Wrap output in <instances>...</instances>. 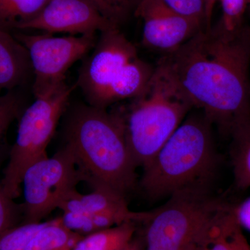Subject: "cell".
I'll list each match as a JSON object with an SVG mask.
<instances>
[{
	"instance_id": "f1b7e54d",
	"label": "cell",
	"mask_w": 250,
	"mask_h": 250,
	"mask_svg": "<svg viewBox=\"0 0 250 250\" xmlns=\"http://www.w3.org/2000/svg\"><path fill=\"white\" fill-rule=\"evenodd\" d=\"M248 14H249V17L250 18V4L249 5V7H248Z\"/></svg>"
},
{
	"instance_id": "ba28073f",
	"label": "cell",
	"mask_w": 250,
	"mask_h": 250,
	"mask_svg": "<svg viewBox=\"0 0 250 250\" xmlns=\"http://www.w3.org/2000/svg\"><path fill=\"white\" fill-rule=\"evenodd\" d=\"M83 180L71 147L65 145L53 156L29 166L23 175L27 223H41Z\"/></svg>"
},
{
	"instance_id": "5bb4252c",
	"label": "cell",
	"mask_w": 250,
	"mask_h": 250,
	"mask_svg": "<svg viewBox=\"0 0 250 250\" xmlns=\"http://www.w3.org/2000/svg\"><path fill=\"white\" fill-rule=\"evenodd\" d=\"M89 193L82 194L74 190L59 206L62 211L83 213H118L131 214L125 197L114 190L103 187H93Z\"/></svg>"
},
{
	"instance_id": "4316f807",
	"label": "cell",
	"mask_w": 250,
	"mask_h": 250,
	"mask_svg": "<svg viewBox=\"0 0 250 250\" xmlns=\"http://www.w3.org/2000/svg\"><path fill=\"white\" fill-rule=\"evenodd\" d=\"M205 3V16H206V28L208 29L211 27L210 21H211L212 14H213V9L215 4L218 2V0H203Z\"/></svg>"
},
{
	"instance_id": "5b68a950",
	"label": "cell",
	"mask_w": 250,
	"mask_h": 250,
	"mask_svg": "<svg viewBox=\"0 0 250 250\" xmlns=\"http://www.w3.org/2000/svg\"><path fill=\"white\" fill-rule=\"evenodd\" d=\"M79 70L76 86L94 107L111 105L139 96L154 67L140 58L134 44L112 27L100 33L95 45Z\"/></svg>"
},
{
	"instance_id": "52a82bcc",
	"label": "cell",
	"mask_w": 250,
	"mask_h": 250,
	"mask_svg": "<svg viewBox=\"0 0 250 250\" xmlns=\"http://www.w3.org/2000/svg\"><path fill=\"white\" fill-rule=\"evenodd\" d=\"M153 210L143 250H192L207 224L225 205L208 190L174 193Z\"/></svg>"
},
{
	"instance_id": "4fadbf2b",
	"label": "cell",
	"mask_w": 250,
	"mask_h": 250,
	"mask_svg": "<svg viewBox=\"0 0 250 250\" xmlns=\"http://www.w3.org/2000/svg\"><path fill=\"white\" fill-rule=\"evenodd\" d=\"M31 72L27 49L11 31L0 27V95L22 85Z\"/></svg>"
},
{
	"instance_id": "7a4b0ae2",
	"label": "cell",
	"mask_w": 250,
	"mask_h": 250,
	"mask_svg": "<svg viewBox=\"0 0 250 250\" xmlns=\"http://www.w3.org/2000/svg\"><path fill=\"white\" fill-rule=\"evenodd\" d=\"M66 143L75 154L82 179L125 197L136 185V166L119 112L81 105L69 117Z\"/></svg>"
},
{
	"instance_id": "30bf717a",
	"label": "cell",
	"mask_w": 250,
	"mask_h": 250,
	"mask_svg": "<svg viewBox=\"0 0 250 250\" xmlns=\"http://www.w3.org/2000/svg\"><path fill=\"white\" fill-rule=\"evenodd\" d=\"M135 16L143 22V45L170 54L204 29L181 16L162 0H139Z\"/></svg>"
},
{
	"instance_id": "277c9868",
	"label": "cell",
	"mask_w": 250,
	"mask_h": 250,
	"mask_svg": "<svg viewBox=\"0 0 250 250\" xmlns=\"http://www.w3.org/2000/svg\"><path fill=\"white\" fill-rule=\"evenodd\" d=\"M193 106L164 59L139 96L119 111L136 167L145 168L183 123Z\"/></svg>"
},
{
	"instance_id": "603a6c76",
	"label": "cell",
	"mask_w": 250,
	"mask_h": 250,
	"mask_svg": "<svg viewBox=\"0 0 250 250\" xmlns=\"http://www.w3.org/2000/svg\"><path fill=\"white\" fill-rule=\"evenodd\" d=\"M24 111V103L21 95L15 90L0 95V141L10 125Z\"/></svg>"
},
{
	"instance_id": "2e32d148",
	"label": "cell",
	"mask_w": 250,
	"mask_h": 250,
	"mask_svg": "<svg viewBox=\"0 0 250 250\" xmlns=\"http://www.w3.org/2000/svg\"><path fill=\"white\" fill-rule=\"evenodd\" d=\"M134 223H125L82 236L72 250H123L134 239Z\"/></svg>"
},
{
	"instance_id": "83f0119b",
	"label": "cell",
	"mask_w": 250,
	"mask_h": 250,
	"mask_svg": "<svg viewBox=\"0 0 250 250\" xmlns=\"http://www.w3.org/2000/svg\"><path fill=\"white\" fill-rule=\"evenodd\" d=\"M143 243L139 240L133 239L123 250H143Z\"/></svg>"
},
{
	"instance_id": "484cf974",
	"label": "cell",
	"mask_w": 250,
	"mask_h": 250,
	"mask_svg": "<svg viewBox=\"0 0 250 250\" xmlns=\"http://www.w3.org/2000/svg\"><path fill=\"white\" fill-rule=\"evenodd\" d=\"M233 210L242 228L250 231V197L233 207Z\"/></svg>"
},
{
	"instance_id": "9a60e30c",
	"label": "cell",
	"mask_w": 250,
	"mask_h": 250,
	"mask_svg": "<svg viewBox=\"0 0 250 250\" xmlns=\"http://www.w3.org/2000/svg\"><path fill=\"white\" fill-rule=\"evenodd\" d=\"M152 210L134 211L131 214L62 211V215L60 220L65 228L72 232L83 236L125 223H146L152 217Z\"/></svg>"
},
{
	"instance_id": "d4e9b609",
	"label": "cell",
	"mask_w": 250,
	"mask_h": 250,
	"mask_svg": "<svg viewBox=\"0 0 250 250\" xmlns=\"http://www.w3.org/2000/svg\"><path fill=\"white\" fill-rule=\"evenodd\" d=\"M15 213V206L13 200L10 198L0 184V237L13 227Z\"/></svg>"
},
{
	"instance_id": "6da1fadb",
	"label": "cell",
	"mask_w": 250,
	"mask_h": 250,
	"mask_svg": "<svg viewBox=\"0 0 250 250\" xmlns=\"http://www.w3.org/2000/svg\"><path fill=\"white\" fill-rule=\"evenodd\" d=\"M194 108L230 133L250 122V30L202 29L163 58Z\"/></svg>"
},
{
	"instance_id": "d6986e66",
	"label": "cell",
	"mask_w": 250,
	"mask_h": 250,
	"mask_svg": "<svg viewBox=\"0 0 250 250\" xmlns=\"http://www.w3.org/2000/svg\"><path fill=\"white\" fill-rule=\"evenodd\" d=\"M50 0H0V27L19 30L35 18Z\"/></svg>"
},
{
	"instance_id": "3957f363",
	"label": "cell",
	"mask_w": 250,
	"mask_h": 250,
	"mask_svg": "<svg viewBox=\"0 0 250 250\" xmlns=\"http://www.w3.org/2000/svg\"><path fill=\"white\" fill-rule=\"evenodd\" d=\"M210 120L202 111L188 115L145 168L141 185L153 199L187 190H208L216 170Z\"/></svg>"
},
{
	"instance_id": "ffe728a7",
	"label": "cell",
	"mask_w": 250,
	"mask_h": 250,
	"mask_svg": "<svg viewBox=\"0 0 250 250\" xmlns=\"http://www.w3.org/2000/svg\"><path fill=\"white\" fill-rule=\"evenodd\" d=\"M103 17L116 27L134 14L139 0H88Z\"/></svg>"
},
{
	"instance_id": "7402d4cb",
	"label": "cell",
	"mask_w": 250,
	"mask_h": 250,
	"mask_svg": "<svg viewBox=\"0 0 250 250\" xmlns=\"http://www.w3.org/2000/svg\"><path fill=\"white\" fill-rule=\"evenodd\" d=\"M222 9V17L218 24L225 31L233 32L243 27L244 15L250 0H218Z\"/></svg>"
},
{
	"instance_id": "8fae6325",
	"label": "cell",
	"mask_w": 250,
	"mask_h": 250,
	"mask_svg": "<svg viewBox=\"0 0 250 250\" xmlns=\"http://www.w3.org/2000/svg\"><path fill=\"white\" fill-rule=\"evenodd\" d=\"M112 27H118L108 22L88 0H50L40 14L18 31L85 35Z\"/></svg>"
},
{
	"instance_id": "7c38bea8",
	"label": "cell",
	"mask_w": 250,
	"mask_h": 250,
	"mask_svg": "<svg viewBox=\"0 0 250 250\" xmlns=\"http://www.w3.org/2000/svg\"><path fill=\"white\" fill-rule=\"evenodd\" d=\"M233 207L225 204L204 228L192 250H250Z\"/></svg>"
},
{
	"instance_id": "cb8c5ba5",
	"label": "cell",
	"mask_w": 250,
	"mask_h": 250,
	"mask_svg": "<svg viewBox=\"0 0 250 250\" xmlns=\"http://www.w3.org/2000/svg\"><path fill=\"white\" fill-rule=\"evenodd\" d=\"M168 7L181 16L191 20L206 28L205 3L203 0H162Z\"/></svg>"
},
{
	"instance_id": "e0dca14e",
	"label": "cell",
	"mask_w": 250,
	"mask_h": 250,
	"mask_svg": "<svg viewBox=\"0 0 250 250\" xmlns=\"http://www.w3.org/2000/svg\"><path fill=\"white\" fill-rule=\"evenodd\" d=\"M82 237L65 228L60 218L54 219L46 221L24 250H72Z\"/></svg>"
},
{
	"instance_id": "ac0fdd59",
	"label": "cell",
	"mask_w": 250,
	"mask_h": 250,
	"mask_svg": "<svg viewBox=\"0 0 250 250\" xmlns=\"http://www.w3.org/2000/svg\"><path fill=\"white\" fill-rule=\"evenodd\" d=\"M231 164L236 187L250 188V122L238 126L231 133Z\"/></svg>"
},
{
	"instance_id": "f546056e",
	"label": "cell",
	"mask_w": 250,
	"mask_h": 250,
	"mask_svg": "<svg viewBox=\"0 0 250 250\" xmlns=\"http://www.w3.org/2000/svg\"><path fill=\"white\" fill-rule=\"evenodd\" d=\"M249 93H250V88H249Z\"/></svg>"
},
{
	"instance_id": "9c48e42d",
	"label": "cell",
	"mask_w": 250,
	"mask_h": 250,
	"mask_svg": "<svg viewBox=\"0 0 250 250\" xmlns=\"http://www.w3.org/2000/svg\"><path fill=\"white\" fill-rule=\"evenodd\" d=\"M14 35L29 54L34 76L33 93L36 98L66 84L69 69L90 53L98 39L95 34L55 36L46 33L19 31Z\"/></svg>"
},
{
	"instance_id": "44dd1931",
	"label": "cell",
	"mask_w": 250,
	"mask_h": 250,
	"mask_svg": "<svg viewBox=\"0 0 250 250\" xmlns=\"http://www.w3.org/2000/svg\"><path fill=\"white\" fill-rule=\"evenodd\" d=\"M45 223H26L10 229L0 237V250H24L31 237Z\"/></svg>"
},
{
	"instance_id": "8992f818",
	"label": "cell",
	"mask_w": 250,
	"mask_h": 250,
	"mask_svg": "<svg viewBox=\"0 0 250 250\" xmlns=\"http://www.w3.org/2000/svg\"><path fill=\"white\" fill-rule=\"evenodd\" d=\"M76 85L67 84L36 98L23 111L17 136L9 154L1 185L10 198L19 196L23 175L29 166L47 157V147L53 138Z\"/></svg>"
}]
</instances>
